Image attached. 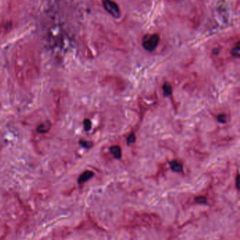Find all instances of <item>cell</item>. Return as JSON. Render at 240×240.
<instances>
[{
  "label": "cell",
  "instance_id": "obj_9",
  "mask_svg": "<svg viewBox=\"0 0 240 240\" xmlns=\"http://www.w3.org/2000/svg\"><path fill=\"white\" fill-rule=\"evenodd\" d=\"M135 140H136V137H135V134L131 133L128 136V138H127V144H128V145H131V144H134L135 142Z\"/></svg>",
  "mask_w": 240,
  "mask_h": 240
},
{
  "label": "cell",
  "instance_id": "obj_12",
  "mask_svg": "<svg viewBox=\"0 0 240 240\" xmlns=\"http://www.w3.org/2000/svg\"><path fill=\"white\" fill-rule=\"evenodd\" d=\"M217 120H218L220 123H224L227 122V116L225 114H220L217 117Z\"/></svg>",
  "mask_w": 240,
  "mask_h": 240
},
{
  "label": "cell",
  "instance_id": "obj_4",
  "mask_svg": "<svg viewBox=\"0 0 240 240\" xmlns=\"http://www.w3.org/2000/svg\"><path fill=\"white\" fill-rule=\"evenodd\" d=\"M110 152L114 156L115 158L119 159L121 158L122 156V153H121V149L119 146L118 145H114L110 147Z\"/></svg>",
  "mask_w": 240,
  "mask_h": 240
},
{
  "label": "cell",
  "instance_id": "obj_14",
  "mask_svg": "<svg viewBox=\"0 0 240 240\" xmlns=\"http://www.w3.org/2000/svg\"><path fill=\"white\" fill-rule=\"evenodd\" d=\"M239 175L237 176V178H236V184H237V189H239Z\"/></svg>",
  "mask_w": 240,
  "mask_h": 240
},
{
  "label": "cell",
  "instance_id": "obj_3",
  "mask_svg": "<svg viewBox=\"0 0 240 240\" xmlns=\"http://www.w3.org/2000/svg\"><path fill=\"white\" fill-rule=\"evenodd\" d=\"M94 175V173L92 172V171H89V170H87V171H85L83 173H82L81 175L80 176L79 180H78L79 183L82 184L83 183H85V182L88 181L91 178L93 177Z\"/></svg>",
  "mask_w": 240,
  "mask_h": 240
},
{
  "label": "cell",
  "instance_id": "obj_5",
  "mask_svg": "<svg viewBox=\"0 0 240 240\" xmlns=\"http://www.w3.org/2000/svg\"><path fill=\"white\" fill-rule=\"evenodd\" d=\"M170 168H171V169L174 172H176V173L183 172V165H182V163H180V162H178L177 161H173L171 162H170Z\"/></svg>",
  "mask_w": 240,
  "mask_h": 240
},
{
  "label": "cell",
  "instance_id": "obj_8",
  "mask_svg": "<svg viewBox=\"0 0 240 240\" xmlns=\"http://www.w3.org/2000/svg\"><path fill=\"white\" fill-rule=\"evenodd\" d=\"M231 54L232 55V56L239 58L240 56V49H239V42H237L235 47H234L232 51H231Z\"/></svg>",
  "mask_w": 240,
  "mask_h": 240
},
{
  "label": "cell",
  "instance_id": "obj_2",
  "mask_svg": "<svg viewBox=\"0 0 240 240\" xmlns=\"http://www.w3.org/2000/svg\"><path fill=\"white\" fill-rule=\"evenodd\" d=\"M102 4L104 9L109 14H111L113 17H114L115 19L120 18V8L116 3L112 1H109V0H105V1L102 2Z\"/></svg>",
  "mask_w": 240,
  "mask_h": 240
},
{
  "label": "cell",
  "instance_id": "obj_7",
  "mask_svg": "<svg viewBox=\"0 0 240 240\" xmlns=\"http://www.w3.org/2000/svg\"><path fill=\"white\" fill-rule=\"evenodd\" d=\"M50 128H51V125L50 123H44L40 124V125L38 126V128H37V131H38L39 132H46L50 129Z\"/></svg>",
  "mask_w": 240,
  "mask_h": 240
},
{
  "label": "cell",
  "instance_id": "obj_11",
  "mask_svg": "<svg viewBox=\"0 0 240 240\" xmlns=\"http://www.w3.org/2000/svg\"><path fill=\"white\" fill-rule=\"evenodd\" d=\"M84 127H85V129L86 131H89V130L91 129L92 127V123L90 120L89 119H85L84 120Z\"/></svg>",
  "mask_w": 240,
  "mask_h": 240
},
{
  "label": "cell",
  "instance_id": "obj_10",
  "mask_svg": "<svg viewBox=\"0 0 240 240\" xmlns=\"http://www.w3.org/2000/svg\"><path fill=\"white\" fill-rule=\"evenodd\" d=\"M195 201L198 204H204L206 203V198L204 196H199L195 199Z\"/></svg>",
  "mask_w": 240,
  "mask_h": 240
},
{
  "label": "cell",
  "instance_id": "obj_13",
  "mask_svg": "<svg viewBox=\"0 0 240 240\" xmlns=\"http://www.w3.org/2000/svg\"><path fill=\"white\" fill-rule=\"evenodd\" d=\"M81 143H82V144L84 147H87V148H88V147H91L90 145H89V142H88V141H83V142H81Z\"/></svg>",
  "mask_w": 240,
  "mask_h": 240
},
{
  "label": "cell",
  "instance_id": "obj_6",
  "mask_svg": "<svg viewBox=\"0 0 240 240\" xmlns=\"http://www.w3.org/2000/svg\"><path fill=\"white\" fill-rule=\"evenodd\" d=\"M163 90L164 96L168 97L170 96V95L172 94V92H173L172 86L170 85L168 83H165L163 86Z\"/></svg>",
  "mask_w": 240,
  "mask_h": 240
},
{
  "label": "cell",
  "instance_id": "obj_1",
  "mask_svg": "<svg viewBox=\"0 0 240 240\" xmlns=\"http://www.w3.org/2000/svg\"><path fill=\"white\" fill-rule=\"evenodd\" d=\"M160 41V37L158 34L147 35L143 37L142 47L144 50L153 51L156 50Z\"/></svg>",
  "mask_w": 240,
  "mask_h": 240
}]
</instances>
